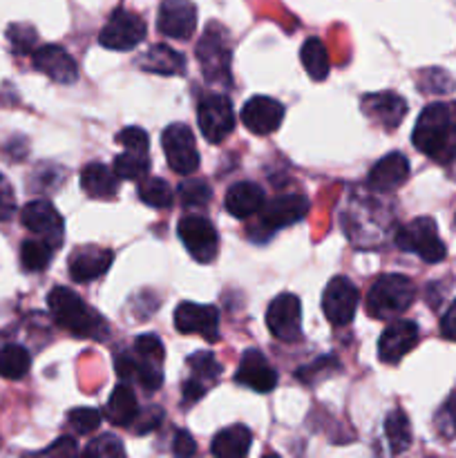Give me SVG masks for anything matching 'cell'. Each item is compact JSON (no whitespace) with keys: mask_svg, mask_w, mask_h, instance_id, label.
<instances>
[{"mask_svg":"<svg viewBox=\"0 0 456 458\" xmlns=\"http://www.w3.org/2000/svg\"><path fill=\"white\" fill-rule=\"evenodd\" d=\"M179 199L188 208H204L210 199H213V191H210L208 182L204 179H186L183 183H179Z\"/></svg>","mask_w":456,"mask_h":458,"instance_id":"obj_34","label":"cell"},{"mask_svg":"<svg viewBox=\"0 0 456 458\" xmlns=\"http://www.w3.org/2000/svg\"><path fill=\"white\" fill-rule=\"evenodd\" d=\"M454 88V79L445 70H441V67L425 70L418 76V89L425 94H436V97H441V94H450Z\"/></svg>","mask_w":456,"mask_h":458,"instance_id":"obj_36","label":"cell"},{"mask_svg":"<svg viewBox=\"0 0 456 458\" xmlns=\"http://www.w3.org/2000/svg\"><path fill=\"white\" fill-rule=\"evenodd\" d=\"M410 177V161L401 152H389L380 161L371 165L367 174V183L376 192H392L401 188Z\"/></svg>","mask_w":456,"mask_h":458,"instance_id":"obj_19","label":"cell"},{"mask_svg":"<svg viewBox=\"0 0 456 458\" xmlns=\"http://www.w3.org/2000/svg\"><path fill=\"white\" fill-rule=\"evenodd\" d=\"M300 58L307 70V74L313 81H325L329 76V54H326L325 43L320 38H307L302 49H300Z\"/></svg>","mask_w":456,"mask_h":458,"instance_id":"obj_28","label":"cell"},{"mask_svg":"<svg viewBox=\"0 0 456 458\" xmlns=\"http://www.w3.org/2000/svg\"><path fill=\"white\" fill-rule=\"evenodd\" d=\"M416 286L407 276H383L367 293V313L376 320L401 316L414 304Z\"/></svg>","mask_w":456,"mask_h":458,"instance_id":"obj_3","label":"cell"},{"mask_svg":"<svg viewBox=\"0 0 456 458\" xmlns=\"http://www.w3.org/2000/svg\"><path fill=\"white\" fill-rule=\"evenodd\" d=\"M396 244L401 250L418 255L427 264L443 262L447 255L445 244L438 237L436 222L432 217H418L402 226L396 235Z\"/></svg>","mask_w":456,"mask_h":458,"instance_id":"obj_5","label":"cell"},{"mask_svg":"<svg viewBox=\"0 0 456 458\" xmlns=\"http://www.w3.org/2000/svg\"><path fill=\"white\" fill-rule=\"evenodd\" d=\"M358 309V289L347 277H334L322 295V311L334 327H347Z\"/></svg>","mask_w":456,"mask_h":458,"instance_id":"obj_11","label":"cell"},{"mask_svg":"<svg viewBox=\"0 0 456 458\" xmlns=\"http://www.w3.org/2000/svg\"><path fill=\"white\" fill-rule=\"evenodd\" d=\"M146 36V22L137 13L128 9H116L98 34V43L114 52H128L134 49Z\"/></svg>","mask_w":456,"mask_h":458,"instance_id":"obj_8","label":"cell"},{"mask_svg":"<svg viewBox=\"0 0 456 458\" xmlns=\"http://www.w3.org/2000/svg\"><path fill=\"white\" fill-rule=\"evenodd\" d=\"M188 367L192 371V378L204 383L208 387V383H215L222 374V365L217 362V358L213 356V352H199L195 356L188 358Z\"/></svg>","mask_w":456,"mask_h":458,"instance_id":"obj_35","label":"cell"},{"mask_svg":"<svg viewBox=\"0 0 456 458\" xmlns=\"http://www.w3.org/2000/svg\"><path fill=\"white\" fill-rule=\"evenodd\" d=\"M268 331L277 340L284 343H295L302 335V302L298 295L282 293L268 304L266 311Z\"/></svg>","mask_w":456,"mask_h":458,"instance_id":"obj_10","label":"cell"},{"mask_svg":"<svg viewBox=\"0 0 456 458\" xmlns=\"http://www.w3.org/2000/svg\"><path fill=\"white\" fill-rule=\"evenodd\" d=\"M447 107H450V119H452V125H454V132H456V101L447 103Z\"/></svg>","mask_w":456,"mask_h":458,"instance_id":"obj_49","label":"cell"},{"mask_svg":"<svg viewBox=\"0 0 456 458\" xmlns=\"http://www.w3.org/2000/svg\"><path fill=\"white\" fill-rule=\"evenodd\" d=\"M362 114L383 130H396L407 114V103L396 92H374L362 97Z\"/></svg>","mask_w":456,"mask_h":458,"instance_id":"obj_14","label":"cell"},{"mask_svg":"<svg viewBox=\"0 0 456 458\" xmlns=\"http://www.w3.org/2000/svg\"><path fill=\"white\" fill-rule=\"evenodd\" d=\"M80 188L94 199H110L116 195L119 188V177L114 170L107 168L106 164H88L80 173Z\"/></svg>","mask_w":456,"mask_h":458,"instance_id":"obj_25","label":"cell"},{"mask_svg":"<svg viewBox=\"0 0 456 458\" xmlns=\"http://www.w3.org/2000/svg\"><path fill=\"white\" fill-rule=\"evenodd\" d=\"M206 389L208 387H206L204 383H199V380H195V378L186 380V383H183V401L186 403L199 401V398L206 394Z\"/></svg>","mask_w":456,"mask_h":458,"instance_id":"obj_47","label":"cell"},{"mask_svg":"<svg viewBox=\"0 0 456 458\" xmlns=\"http://www.w3.org/2000/svg\"><path fill=\"white\" fill-rule=\"evenodd\" d=\"M197 58L208 83H231V47H228V34L222 25L213 22L206 27L204 36L197 43Z\"/></svg>","mask_w":456,"mask_h":458,"instance_id":"obj_4","label":"cell"},{"mask_svg":"<svg viewBox=\"0 0 456 458\" xmlns=\"http://www.w3.org/2000/svg\"><path fill=\"white\" fill-rule=\"evenodd\" d=\"M47 307L56 325L70 331L76 338L103 340L110 331L107 322L89 304H85L74 291L65 289V286H56L49 291Z\"/></svg>","mask_w":456,"mask_h":458,"instance_id":"obj_2","label":"cell"},{"mask_svg":"<svg viewBox=\"0 0 456 458\" xmlns=\"http://www.w3.org/2000/svg\"><path fill=\"white\" fill-rule=\"evenodd\" d=\"M235 380L240 385H244V387L253 389V392L268 394L275 389L277 374L271 367V362H268L258 349H249V352L241 356Z\"/></svg>","mask_w":456,"mask_h":458,"instance_id":"obj_18","label":"cell"},{"mask_svg":"<svg viewBox=\"0 0 456 458\" xmlns=\"http://www.w3.org/2000/svg\"><path fill=\"white\" fill-rule=\"evenodd\" d=\"M454 224H456V217H454Z\"/></svg>","mask_w":456,"mask_h":458,"instance_id":"obj_50","label":"cell"},{"mask_svg":"<svg viewBox=\"0 0 456 458\" xmlns=\"http://www.w3.org/2000/svg\"><path fill=\"white\" fill-rule=\"evenodd\" d=\"M174 327L182 334H197L208 343L219 340V313L208 304L182 302L174 311Z\"/></svg>","mask_w":456,"mask_h":458,"instance_id":"obj_13","label":"cell"},{"mask_svg":"<svg viewBox=\"0 0 456 458\" xmlns=\"http://www.w3.org/2000/svg\"><path fill=\"white\" fill-rule=\"evenodd\" d=\"M88 456H101V458H121L125 454L123 443L112 434H103V437L94 438L88 447H85Z\"/></svg>","mask_w":456,"mask_h":458,"instance_id":"obj_38","label":"cell"},{"mask_svg":"<svg viewBox=\"0 0 456 458\" xmlns=\"http://www.w3.org/2000/svg\"><path fill=\"white\" fill-rule=\"evenodd\" d=\"M416 150L432 157L438 164H450L456 157V132L450 119V107L447 103H429L420 112L414 128Z\"/></svg>","mask_w":456,"mask_h":458,"instance_id":"obj_1","label":"cell"},{"mask_svg":"<svg viewBox=\"0 0 456 458\" xmlns=\"http://www.w3.org/2000/svg\"><path fill=\"white\" fill-rule=\"evenodd\" d=\"M253 434L244 425H232L222 429L213 441V454L217 458H244L250 452Z\"/></svg>","mask_w":456,"mask_h":458,"instance_id":"obj_26","label":"cell"},{"mask_svg":"<svg viewBox=\"0 0 456 458\" xmlns=\"http://www.w3.org/2000/svg\"><path fill=\"white\" fill-rule=\"evenodd\" d=\"M441 334H443V338L456 343V300L450 304V309L445 311V316L441 318Z\"/></svg>","mask_w":456,"mask_h":458,"instance_id":"obj_45","label":"cell"},{"mask_svg":"<svg viewBox=\"0 0 456 458\" xmlns=\"http://www.w3.org/2000/svg\"><path fill=\"white\" fill-rule=\"evenodd\" d=\"M139 65L141 70L152 72V74H164V76H174L183 74L186 70V58L182 52L168 47V45H152L141 58H139Z\"/></svg>","mask_w":456,"mask_h":458,"instance_id":"obj_24","label":"cell"},{"mask_svg":"<svg viewBox=\"0 0 456 458\" xmlns=\"http://www.w3.org/2000/svg\"><path fill=\"white\" fill-rule=\"evenodd\" d=\"M54 246H49L45 240H25L21 246V262L25 271L38 273L45 271L52 262Z\"/></svg>","mask_w":456,"mask_h":458,"instance_id":"obj_31","label":"cell"},{"mask_svg":"<svg viewBox=\"0 0 456 458\" xmlns=\"http://www.w3.org/2000/svg\"><path fill=\"white\" fill-rule=\"evenodd\" d=\"M7 38H9V43L13 45V49H16V52H31V49H34V45H36V31H34V27H30V25H12L7 30Z\"/></svg>","mask_w":456,"mask_h":458,"instance_id":"obj_41","label":"cell"},{"mask_svg":"<svg viewBox=\"0 0 456 458\" xmlns=\"http://www.w3.org/2000/svg\"><path fill=\"white\" fill-rule=\"evenodd\" d=\"M177 233L188 253L199 264H210L217 258L219 235L210 219L199 217V215H188V217L179 219Z\"/></svg>","mask_w":456,"mask_h":458,"instance_id":"obj_6","label":"cell"},{"mask_svg":"<svg viewBox=\"0 0 456 458\" xmlns=\"http://www.w3.org/2000/svg\"><path fill=\"white\" fill-rule=\"evenodd\" d=\"M159 31L168 38H190L197 27V9L190 0H164L159 7Z\"/></svg>","mask_w":456,"mask_h":458,"instance_id":"obj_17","label":"cell"},{"mask_svg":"<svg viewBox=\"0 0 456 458\" xmlns=\"http://www.w3.org/2000/svg\"><path fill=\"white\" fill-rule=\"evenodd\" d=\"M284 121V106L271 97H253L241 107V123L253 134H273Z\"/></svg>","mask_w":456,"mask_h":458,"instance_id":"obj_15","label":"cell"},{"mask_svg":"<svg viewBox=\"0 0 456 458\" xmlns=\"http://www.w3.org/2000/svg\"><path fill=\"white\" fill-rule=\"evenodd\" d=\"M224 206H226L228 215H232L237 219H246L262 210L264 191L253 182H240L228 188Z\"/></svg>","mask_w":456,"mask_h":458,"instance_id":"obj_22","label":"cell"},{"mask_svg":"<svg viewBox=\"0 0 456 458\" xmlns=\"http://www.w3.org/2000/svg\"><path fill=\"white\" fill-rule=\"evenodd\" d=\"M116 143L123 146L125 150H132V152H148L150 148V139H148V132L141 128H123L119 134H116Z\"/></svg>","mask_w":456,"mask_h":458,"instance_id":"obj_39","label":"cell"},{"mask_svg":"<svg viewBox=\"0 0 456 458\" xmlns=\"http://www.w3.org/2000/svg\"><path fill=\"white\" fill-rule=\"evenodd\" d=\"M139 199L152 208H170L173 206V188L159 177H143L139 183Z\"/></svg>","mask_w":456,"mask_h":458,"instance_id":"obj_32","label":"cell"},{"mask_svg":"<svg viewBox=\"0 0 456 458\" xmlns=\"http://www.w3.org/2000/svg\"><path fill=\"white\" fill-rule=\"evenodd\" d=\"M164 419V414H161V410H156V407H152V410H148L146 411V416L141 414V411H139L137 414V428H134V432L137 434H146V432H150V429H155V428H159V420Z\"/></svg>","mask_w":456,"mask_h":458,"instance_id":"obj_44","label":"cell"},{"mask_svg":"<svg viewBox=\"0 0 456 458\" xmlns=\"http://www.w3.org/2000/svg\"><path fill=\"white\" fill-rule=\"evenodd\" d=\"M114 173L119 179L137 182V179L148 177V173H150V159H148L146 152L128 150L125 155H119L114 159Z\"/></svg>","mask_w":456,"mask_h":458,"instance_id":"obj_33","label":"cell"},{"mask_svg":"<svg viewBox=\"0 0 456 458\" xmlns=\"http://www.w3.org/2000/svg\"><path fill=\"white\" fill-rule=\"evenodd\" d=\"M67 423L74 429L76 434H92L97 432L98 425H101V411L92 410V407H79V410H72L67 414Z\"/></svg>","mask_w":456,"mask_h":458,"instance_id":"obj_37","label":"cell"},{"mask_svg":"<svg viewBox=\"0 0 456 458\" xmlns=\"http://www.w3.org/2000/svg\"><path fill=\"white\" fill-rule=\"evenodd\" d=\"M31 367L30 352L21 344H4L0 347V376L7 380L25 378Z\"/></svg>","mask_w":456,"mask_h":458,"instance_id":"obj_29","label":"cell"},{"mask_svg":"<svg viewBox=\"0 0 456 458\" xmlns=\"http://www.w3.org/2000/svg\"><path fill=\"white\" fill-rule=\"evenodd\" d=\"M112 250L107 249H83L72 255L70 276L74 282H94L110 268Z\"/></svg>","mask_w":456,"mask_h":458,"instance_id":"obj_23","label":"cell"},{"mask_svg":"<svg viewBox=\"0 0 456 458\" xmlns=\"http://www.w3.org/2000/svg\"><path fill=\"white\" fill-rule=\"evenodd\" d=\"M384 437H387L393 454H402L411 445V425L405 411L393 410L392 414H387V419H384Z\"/></svg>","mask_w":456,"mask_h":458,"instance_id":"obj_30","label":"cell"},{"mask_svg":"<svg viewBox=\"0 0 456 458\" xmlns=\"http://www.w3.org/2000/svg\"><path fill=\"white\" fill-rule=\"evenodd\" d=\"M416 344H418V325H416V322H392V325L383 331V335H380L378 356L380 360L387 362V365H396V362H401Z\"/></svg>","mask_w":456,"mask_h":458,"instance_id":"obj_16","label":"cell"},{"mask_svg":"<svg viewBox=\"0 0 456 458\" xmlns=\"http://www.w3.org/2000/svg\"><path fill=\"white\" fill-rule=\"evenodd\" d=\"M139 414L137 396H134L132 387H128L125 383H121L119 387H114L110 401L106 407V419L110 420L116 428H130L134 423Z\"/></svg>","mask_w":456,"mask_h":458,"instance_id":"obj_27","label":"cell"},{"mask_svg":"<svg viewBox=\"0 0 456 458\" xmlns=\"http://www.w3.org/2000/svg\"><path fill=\"white\" fill-rule=\"evenodd\" d=\"M168 165L179 174H192L199 168V152H197L192 130L183 123H173L164 130L161 137Z\"/></svg>","mask_w":456,"mask_h":458,"instance_id":"obj_7","label":"cell"},{"mask_svg":"<svg viewBox=\"0 0 456 458\" xmlns=\"http://www.w3.org/2000/svg\"><path fill=\"white\" fill-rule=\"evenodd\" d=\"M79 452V447H76V441L70 437H61L58 438L54 445H49L47 450H45V454H61V456H72Z\"/></svg>","mask_w":456,"mask_h":458,"instance_id":"obj_46","label":"cell"},{"mask_svg":"<svg viewBox=\"0 0 456 458\" xmlns=\"http://www.w3.org/2000/svg\"><path fill=\"white\" fill-rule=\"evenodd\" d=\"M197 119H199L201 134L210 143H222L232 132V128H235L232 106L228 101V97H224V94H208V97L201 98Z\"/></svg>","mask_w":456,"mask_h":458,"instance_id":"obj_9","label":"cell"},{"mask_svg":"<svg viewBox=\"0 0 456 458\" xmlns=\"http://www.w3.org/2000/svg\"><path fill=\"white\" fill-rule=\"evenodd\" d=\"M443 416H445L447 425H450V432L456 434V389L450 394L445 405H443Z\"/></svg>","mask_w":456,"mask_h":458,"instance_id":"obj_48","label":"cell"},{"mask_svg":"<svg viewBox=\"0 0 456 458\" xmlns=\"http://www.w3.org/2000/svg\"><path fill=\"white\" fill-rule=\"evenodd\" d=\"M34 67L43 72L45 76H49L54 83L70 85L79 76L74 58L58 45H43V47L34 49Z\"/></svg>","mask_w":456,"mask_h":458,"instance_id":"obj_21","label":"cell"},{"mask_svg":"<svg viewBox=\"0 0 456 458\" xmlns=\"http://www.w3.org/2000/svg\"><path fill=\"white\" fill-rule=\"evenodd\" d=\"M21 222L27 231L34 233L36 237L45 240L49 246H54V249L61 246L63 231H65V228H63V217L49 201H30V204L22 208Z\"/></svg>","mask_w":456,"mask_h":458,"instance_id":"obj_12","label":"cell"},{"mask_svg":"<svg viewBox=\"0 0 456 458\" xmlns=\"http://www.w3.org/2000/svg\"><path fill=\"white\" fill-rule=\"evenodd\" d=\"M13 210H16V195H13V188L7 182V177L0 174V222L12 219Z\"/></svg>","mask_w":456,"mask_h":458,"instance_id":"obj_42","label":"cell"},{"mask_svg":"<svg viewBox=\"0 0 456 458\" xmlns=\"http://www.w3.org/2000/svg\"><path fill=\"white\" fill-rule=\"evenodd\" d=\"M308 199L304 195H280L262 206V226L268 231L291 226L307 217Z\"/></svg>","mask_w":456,"mask_h":458,"instance_id":"obj_20","label":"cell"},{"mask_svg":"<svg viewBox=\"0 0 456 458\" xmlns=\"http://www.w3.org/2000/svg\"><path fill=\"white\" fill-rule=\"evenodd\" d=\"M173 452L177 456H182V458L195 454V452H197V443H195V438L190 437V432H186V429H179V432L174 434Z\"/></svg>","mask_w":456,"mask_h":458,"instance_id":"obj_43","label":"cell"},{"mask_svg":"<svg viewBox=\"0 0 456 458\" xmlns=\"http://www.w3.org/2000/svg\"><path fill=\"white\" fill-rule=\"evenodd\" d=\"M134 352H137V356L146 358V360L164 362V343L152 334L139 335V338L134 340Z\"/></svg>","mask_w":456,"mask_h":458,"instance_id":"obj_40","label":"cell"}]
</instances>
